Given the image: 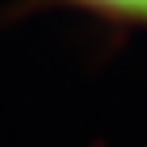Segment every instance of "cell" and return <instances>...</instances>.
<instances>
[{
	"label": "cell",
	"mask_w": 147,
	"mask_h": 147,
	"mask_svg": "<svg viewBox=\"0 0 147 147\" xmlns=\"http://www.w3.org/2000/svg\"><path fill=\"white\" fill-rule=\"evenodd\" d=\"M85 4L109 8V12H124V16H143L147 20V0H85Z\"/></svg>",
	"instance_id": "1"
}]
</instances>
